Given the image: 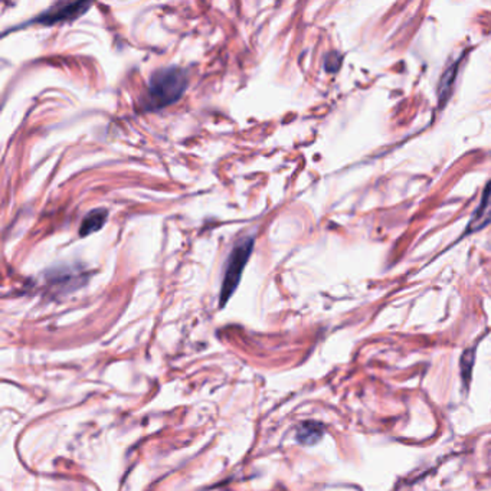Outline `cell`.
Returning a JSON list of instances; mask_svg holds the SVG:
<instances>
[{"label":"cell","mask_w":491,"mask_h":491,"mask_svg":"<svg viewBox=\"0 0 491 491\" xmlns=\"http://www.w3.org/2000/svg\"><path fill=\"white\" fill-rule=\"evenodd\" d=\"M187 74L178 67L157 70L152 74L146 98L143 101L146 109L156 111L179 101L187 88Z\"/></svg>","instance_id":"obj_1"},{"label":"cell","mask_w":491,"mask_h":491,"mask_svg":"<svg viewBox=\"0 0 491 491\" xmlns=\"http://www.w3.org/2000/svg\"><path fill=\"white\" fill-rule=\"evenodd\" d=\"M252 248H253L252 236H245L233 245L227 261L224 281H222V287H220V295H219L220 307H224L228 303V300L232 297V294L238 289V285H240L245 265L251 257Z\"/></svg>","instance_id":"obj_2"},{"label":"cell","mask_w":491,"mask_h":491,"mask_svg":"<svg viewBox=\"0 0 491 491\" xmlns=\"http://www.w3.org/2000/svg\"><path fill=\"white\" fill-rule=\"evenodd\" d=\"M91 6V2H59L54 5L51 9L45 10L38 18L32 22L42 23V25H55L63 21L76 19L78 16L85 13V10Z\"/></svg>","instance_id":"obj_3"},{"label":"cell","mask_w":491,"mask_h":491,"mask_svg":"<svg viewBox=\"0 0 491 491\" xmlns=\"http://www.w3.org/2000/svg\"><path fill=\"white\" fill-rule=\"evenodd\" d=\"M490 222H491V182L488 183V186L485 189L477 212H475L474 216L471 218L468 231H479L483 227L488 225Z\"/></svg>","instance_id":"obj_4"},{"label":"cell","mask_w":491,"mask_h":491,"mask_svg":"<svg viewBox=\"0 0 491 491\" xmlns=\"http://www.w3.org/2000/svg\"><path fill=\"white\" fill-rule=\"evenodd\" d=\"M108 218V211L105 208H97L91 212H88L84 219L83 224L79 227V236H88L94 232L100 231Z\"/></svg>","instance_id":"obj_5"},{"label":"cell","mask_w":491,"mask_h":491,"mask_svg":"<svg viewBox=\"0 0 491 491\" xmlns=\"http://www.w3.org/2000/svg\"><path fill=\"white\" fill-rule=\"evenodd\" d=\"M323 437V425L319 422H304L298 426L297 439L304 446H313Z\"/></svg>","instance_id":"obj_6"}]
</instances>
